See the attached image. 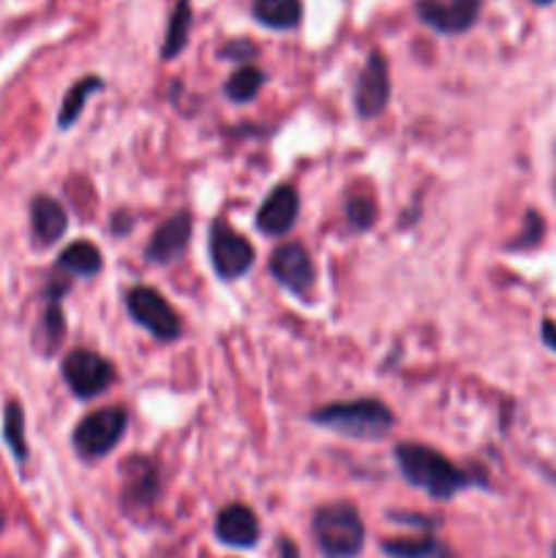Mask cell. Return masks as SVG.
<instances>
[{
  "label": "cell",
  "instance_id": "obj_1",
  "mask_svg": "<svg viewBox=\"0 0 556 558\" xmlns=\"http://www.w3.org/2000/svg\"><path fill=\"white\" fill-rule=\"evenodd\" d=\"M396 463L409 485H414L436 501H450L452 496L469 488H488V480L483 474L467 472V469L456 466L450 458L442 456L439 450L418 445V441H401L396 447Z\"/></svg>",
  "mask_w": 556,
  "mask_h": 558
},
{
  "label": "cell",
  "instance_id": "obj_2",
  "mask_svg": "<svg viewBox=\"0 0 556 558\" xmlns=\"http://www.w3.org/2000/svg\"><path fill=\"white\" fill-rule=\"evenodd\" d=\"M311 423L333 430L347 439L379 441L396 425L390 407L379 398H354V401H336L311 412Z\"/></svg>",
  "mask_w": 556,
  "mask_h": 558
},
{
  "label": "cell",
  "instance_id": "obj_3",
  "mask_svg": "<svg viewBox=\"0 0 556 558\" xmlns=\"http://www.w3.org/2000/svg\"><path fill=\"white\" fill-rule=\"evenodd\" d=\"M311 534L325 558H358L365 545L363 518L349 501L322 505L311 521Z\"/></svg>",
  "mask_w": 556,
  "mask_h": 558
},
{
  "label": "cell",
  "instance_id": "obj_4",
  "mask_svg": "<svg viewBox=\"0 0 556 558\" xmlns=\"http://www.w3.org/2000/svg\"><path fill=\"white\" fill-rule=\"evenodd\" d=\"M125 428H129V412L125 409H96V412H90L76 423L71 445H74L76 456L82 461H98V458L109 456L123 441Z\"/></svg>",
  "mask_w": 556,
  "mask_h": 558
},
{
  "label": "cell",
  "instance_id": "obj_5",
  "mask_svg": "<svg viewBox=\"0 0 556 558\" xmlns=\"http://www.w3.org/2000/svg\"><path fill=\"white\" fill-rule=\"evenodd\" d=\"M125 308H129L131 319L150 332L156 341L172 343L178 341L183 332V322H180L178 311L167 303L161 292L150 287H134L125 294Z\"/></svg>",
  "mask_w": 556,
  "mask_h": 558
},
{
  "label": "cell",
  "instance_id": "obj_6",
  "mask_svg": "<svg viewBox=\"0 0 556 558\" xmlns=\"http://www.w3.org/2000/svg\"><path fill=\"white\" fill-rule=\"evenodd\" d=\"M60 371H63V379L69 385V390L80 401L98 398L118 379L114 365L98 352H93V349H71L63 357V368Z\"/></svg>",
  "mask_w": 556,
  "mask_h": 558
},
{
  "label": "cell",
  "instance_id": "obj_7",
  "mask_svg": "<svg viewBox=\"0 0 556 558\" xmlns=\"http://www.w3.org/2000/svg\"><path fill=\"white\" fill-rule=\"evenodd\" d=\"M207 251H210V265L221 281H238L245 272L254 267V245L234 232L223 218L210 223V240H207Z\"/></svg>",
  "mask_w": 556,
  "mask_h": 558
},
{
  "label": "cell",
  "instance_id": "obj_8",
  "mask_svg": "<svg viewBox=\"0 0 556 558\" xmlns=\"http://www.w3.org/2000/svg\"><path fill=\"white\" fill-rule=\"evenodd\" d=\"M390 104V65L379 52H371L354 85V107L365 120L379 118Z\"/></svg>",
  "mask_w": 556,
  "mask_h": 558
},
{
  "label": "cell",
  "instance_id": "obj_9",
  "mask_svg": "<svg viewBox=\"0 0 556 558\" xmlns=\"http://www.w3.org/2000/svg\"><path fill=\"white\" fill-rule=\"evenodd\" d=\"M123 507L125 510H150L156 505L158 494H161V480H158V466L153 458L134 452L125 458L123 466Z\"/></svg>",
  "mask_w": 556,
  "mask_h": 558
},
{
  "label": "cell",
  "instance_id": "obj_10",
  "mask_svg": "<svg viewBox=\"0 0 556 558\" xmlns=\"http://www.w3.org/2000/svg\"><path fill=\"white\" fill-rule=\"evenodd\" d=\"M480 9H483V0H418L414 3L420 22L445 36L467 33L478 22Z\"/></svg>",
  "mask_w": 556,
  "mask_h": 558
},
{
  "label": "cell",
  "instance_id": "obj_11",
  "mask_svg": "<svg viewBox=\"0 0 556 558\" xmlns=\"http://www.w3.org/2000/svg\"><path fill=\"white\" fill-rule=\"evenodd\" d=\"M69 278H52L44 292V311L36 327V349L44 357H52L65 341V314L63 298L69 292Z\"/></svg>",
  "mask_w": 556,
  "mask_h": 558
},
{
  "label": "cell",
  "instance_id": "obj_12",
  "mask_svg": "<svg viewBox=\"0 0 556 558\" xmlns=\"http://www.w3.org/2000/svg\"><path fill=\"white\" fill-rule=\"evenodd\" d=\"M270 276L292 294H309L316 281L314 262L300 243H283L270 254Z\"/></svg>",
  "mask_w": 556,
  "mask_h": 558
},
{
  "label": "cell",
  "instance_id": "obj_13",
  "mask_svg": "<svg viewBox=\"0 0 556 558\" xmlns=\"http://www.w3.org/2000/svg\"><path fill=\"white\" fill-rule=\"evenodd\" d=\"M191 232H194V218H191V213L178 210L153 232L145 248V259L153 265H172V262L183 259Z\"/></svg>",
  "mask_w": 556,
  "mask_h": 558
},
{
  "label": "cell",
  "instance_id": "obj_14",
  "mask_svg": "<svg viewBox=\"0 0 556 558\" xmlns=\"http://www.w3.org/2000/svg\"><path fill=\"white\" fill-rule=\"evenodd\" d=\"M300 216V194L292 185L281 183L265 196L262 207L256 210V229L267 238H283L287 232H292V227L298 223Z\"/></svg>",
  "mask_w": 556,
  "mask_h": 558
},
{
  "label": "cell",
  "instance_id": "obj_15",
  "mask_svg": "<svg viewBox=\"0 0 556 558\" xmlns=\"http://www.w3.org/2000/svg\"><path fill=\"white\" fill-rule=\"evenodd\" d=\"M262 537L254 510L245 505H229L216 515V539L229 548H254Z\"/></svg>",
  "mask_w": 556,
  "mask_h": 558
},
{
  "label": "cell",
  "instance_id": "obj_16",
  "mask_svg": "<svg viewBox=\"0 0 556 558\" xmlns=\"http://www.w3.org/2000/svg\"><path fill=\"white\" fill-rule=\"evenodd\" d=\"M31 229L33 240L38 245L58 243L65 234V229H69V213H65V207L58 199H52L47 194H38L31 202Z\"/></svg>",
  "mask_w": 556,
  "mask_h": 558
},
{
  "label": "cell",
  "instance_id": "obj_17",
  "mask_svg": "<svg viewBox=\"0 0 556 558\" xmlns=\"http://www.w3.org/2000/svg\"><path fill=\"white\" fill-rule=\"evenodd\" d=\"M55 267H58V272L71 278H96L98 272H101L104 259L101 251H98L96 245L87 243V240H76V243L65 245V248L60 251Z\"/></svg>",
  "mask_w": 556,
  "mask_h": 558
},
{
  "label": "cell",
  "instance_id": "obj_18",
  "mask_svg": "<svg viewBox=\"0 0 556 558\" xmlns=\"http://www.w3.org/2000/svg\"><path fill=\"white\" fill-rule=\"evenodd\" d=\"M251 14L270 31H294L303 20V3L300 0H254Z\"/></svg>",
  "mask_w": 556,
  "mask_h": 558
},
{
  "label": "cell",
  "instance_id": "obj_19",
  "mask_svg": "<svg viewBox=\"0 0 556 558\" xmlns=\"http://www.w3.org/2000/svg\"><path fill=\"white\" fill-rule=\"evenodd\" d=\"M104 90V80L101 76H82V80H76L74 85L69 87V93L63 96V101H60V112H58V129H71V125L80 120L82 109H85L87 98L93 96V93Z\"/></svg>",
  "mask_w": 556,
  "mask_h": 558
},
{
  "label": "cell",
  "instance_id": "obj_20",
  "mask_svg": "<svg viewBox=\"0 0 556 558\" xmlns=\"http://www.w3.org/2000/svg\"><path fill=\"white\" fill-rule=\"evenodd\" d=\"M189 31H191V0H178L169 14V25H167V36H164V47H161V58L164 60H174L189 44Z\"/></svg>",
  "mask_w": 556,
  "mask_h": 558
},
{
  "label": "cell",
  "instance_id": "obj_21",
  "mask_svg": "<svg viewBox=\"0 0 556 558\" xmlns=\"http://www.w3.org/2000/svg\"><path fill=\"white\" fill-rule=\"evenodd\" d=\"M262 85H265V71L256 65H240L223 85V96L234 104H249L259 96Z\"/></svg>",
  "mask_w": 556,
  "mask_h": 558
},
{
  "label": "cell",
  "instance_id": "obj_22",
  "mask_svg": "<svg viewBox=\"0 0 556 558\" xmlns=\"http://www.w3.org/2000/svg\"><path fill=\"white\" fill-rule=\"evenodd\" d=\"M3 441L5 447L11 450V456L16 458L20 463L27 461L31 450H27V439H25V412H22L20 401H9L5 403L3 412Z\"/></svg>",
  "mask_w": 556,
  "mask_h": 558
},
{
  "label": "cell",
  "instance_id": "obj_23",
  "mask_svg": "<svg viewBox=\"0 0 556 558\" xmlns=\"http://www.w3.org/2000/svg\"><path fill=\"white\" fill-rule=\"evenodd\" d=\"M439 550L442 545L436 543L434 534H423V537H398L382 543V554L390 558H436Z\"/></svg>",
  "mask_w": 556,
  "mask_h": 558
},
{
  "label": "cell",
  "instance_id": "obj_24",
  "mask_svg": "<svg viewBox=\"0 0 556 558\" xmlns=\"http://www.w3.org/2000/svg\"><path fill=\"white\" fill-rule=\"evenodd\" d=\"M343 218L352 232H368L376 223V202L371 194H349L343 202Z\"/></svg>",
  "mask_w": 556,
  "mask_h": 558
},
{
  "label": "cell",
  "instance_id": "obj_25",
  "mask_svg": "<svg viewBox=\"0 0 556 558\" xmlns=\"http://www.w3.org/2000/svg\"><path fill=\"white\" fill-rule=\"evenodd\" d=\"M543 232H545L543 218H540L534 210H529L527 216H523V229L518 232V238L510 243V251L532 248V245H537L540 240H543Z\"/></svg>",
  "mask_w": 556,
  "mask_h": 558
},
{
  "label": "cell",
  "instance_id": "obj_26",
  "mask_svg": "<svg viewBox=\"0 0 556 558\" xmlns=\"http://www.w3.org/2000/svg\"><path fill=\"white\" fill-rule=\"evenodd\" d=\"M256 54H259V49H256L251 41H245V38H238V41H229L227 47L221 49V58L234 60V63H249V60H254Z\"/></svg>",
  "mask_w": 556,
  "mask_h": 558
},
{
  "label": "cell",
  "instance_id": "obj_27",
  "mask_svg": "<svg viewBox=\"0 0 556 558\" xmlns=\"http://www.w3.org/2000/svg\"><path fill=\"white\" fill-rule=\"evenodd\" d=\"M540 338H543V343L551 349V352H556V322L554 319H543Z\"/></svg>",
  "mask_w": 556,
  "mask_h": 558
},
{
  "label": "cell",
  "instance_id": "obj_28",
  "mask_svg": "<svg viewBox=\"0 0 556 558\" xmlns=\"http://www.w3.org/2000/svg\"><path fill=\"white\" fill-rule=\"evenodd\" d=\"M532 3H537V5H548V3H554V0H532Z\"/></svg>",
  "mask_w": 556,
  "mask_h": 558
},
{
  "label": "cell",
  "instance_id": "obj_29",
  "mask_svg": "<svg viewBox=\"0 0 556 558\" xmlns=\"http://www.w3.org/2000/svg\"><path fill=\"white\" fill-rule=\"evenodd\" d=\"M554 558H556V545H554Z\"/></svg>",
  "mask_w": 556,
  "mask_h": 558
}]
</instances>
